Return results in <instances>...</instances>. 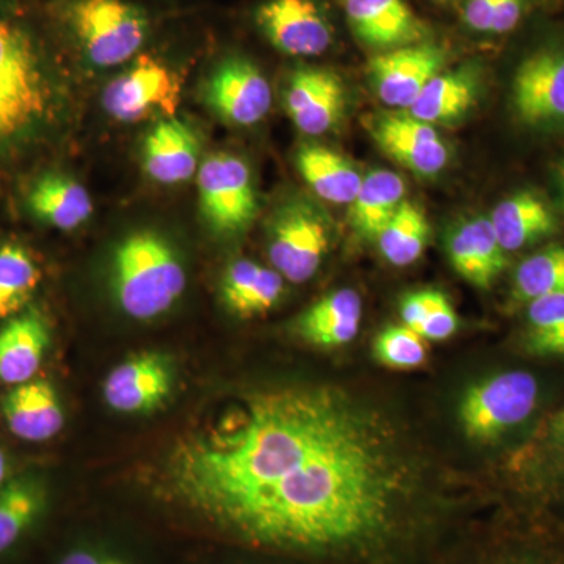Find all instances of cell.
I'll list each match as a JSON object with an SVG mask.
<instances>
[{"instance_id": "b9f144b4", "label": "cell", "mask_w": 564, "mask_h": 564, "mask_svg": "<svg viewBox=\"0 0 564 564\" xmlns=\"http://www.w3.org/2000/svg\"><path fill=\"white\" fill-rule=\"evenodd\" d=\"M558 176H560V184H562V188L564 192V166H563V169H560Z\"/></svg>"}, {"instance_id": "83f0119b", "label": "cell", "mask_w": 564, "mask_h": 564, "mask_svg": "<svg viewBox=\"0 0 564 564\" xmlns=\"http://www.w3.org/2000/svg\"><path fill=\"white\" fill-rule=\"evenodd\" d=\"M475 90L477 80L473 70L463 68L440 73L423 88L408 113L432 126L458 120L473 107Z\"/></svg>"}, {"instance_id": "44dd1931", "label": "cell", "mask_w": 564, "mask_h": 564, "mask_svg": "<svg viewBox=\"0 0 564 564\" xmlns=\"http://www.w3.org/2000/svg\"><path fill=\"white\" fill-rule=\"evenodd\" d=\"M361 318V296L351 289H340L307 307L296 322V332L315 347L339 348L358 336Z\"/></svg>"}, {"instance_id": "7402d4cb", "label": "cell", "mask_w": 564, "mask_h": 564, "mask_svg": "<svg viewBox=\"0 0 564 564\" xmlns=\"http://www.w3.org/2000/svg\"><path fill=\"white\" fill-rule=\"evenodd\" d=\"M28 204L39 220L61 231L80 228L93 215L90 193L65 174L50 173L36 180Z\"/></svg>"}, {"instance_id": "ac0fdd59", "label": "cell", "mask_w": 564, "mask_h": 564, "mask_svg": "<svg viewBox=\"0 0 564 564\" xmlns=\"http://www.w3.org/2000/svg\"><path fill=\"white\" fill-rule=\"evenodd\" d=\"M141 155L151 180L165 185L182 184L198 170V137L180 118H162L144 137Z\"/></svg>"}, {"instance_id": "4316f807", "label": "cell", "mask_w": 564, "mask_h": 564, "mask_svg": "<svg viewBox=\"0 0 564 564\" xmlns=\"http://www.w3.org/2000/svg\"><path fill=\"white\" fill-rule=\"evenodd\" d=\"M296 166L307 185L328 203L350 204L362 184L361 173L347 158L318 144L303 147Z\"/></svg>"}, {"instance_id": "f35d334b", "label": "cell", "mask_w": 564, "mask_h": 564, "mask_svg": "<svg viewBox=\"0 0 564 564\" xmlns=\"http://www.w3.org/2000/svg\"><path fill=\"white\" fill-rule=\"evenodd\" d=\"M57 564H128L115 556L96 554V552L84 551V549H76L70 551L69 554L62 556L61 562Z\"/></svg>"}, {"instance_id": "8fae6325", "label": "cell", "mask_w": 564, "mask_h": 564, "mask_svg": "<svg viewBox=\"0 0 564 564\" xmlns=\"http://www.w3.org/2000/svg\"><path fill=\"white\" fill-rule=\"evenodd\" d=\"M445 62L444 47L425 40L375 55L369 62V76L386 106L410 109Z\"/></svg>"}, {"instance_id": "4dcf8cb0", "label": "cell", "mask_w": 564, "mask_h": 564, "mask_svg": "<svg viewBox=\"0 0 564 564\" xmlns=\"http://www.w3.org/2000/svg\"><path fill=\"white\" fill-rule=\"evenodd\" d=\"M429 237L430 225L425 214L404 199L378 236L377 242L386 261L395 267H406L421 258Z\"/></svg>"}, {"instance_id": "d590c367", "label": "cell", "mask_w": 564, "mask_h": 564, "mask_svg": "<svg viewBox=\"0 0 564 564\" xmlns=\"http://www.w3.org/2000/svg\"><path fill=\"white\" fill-rule=\"evenodd\" d=\"M456 328H458V317L447 296L444 295L423 322L419 334L425 340H445L454 336Z\"/></svg>"}, {"instance_id": "e575fe53", "label": "cell", "mask_w": 564, "mask_h": 564, "mask_svg": "<svg viewBox=\"0 0 564 564\" xmlns=\"http://www.w3.org/2000/svg\"><path fill=\"white\" fill-rule=\"evenodd\" d=\"M533 462L549 480L545 488L564 497V408L556 411L533 445Z\"/></svg>"}, {"instance_id": "d6986e66", "label": "cell", "mask_w": 564, "mask_h": 564, "mask_svg": "<svg viewBox=\"0 0 564 564\" xmlns=\"http://www.w3.org/2000/svg\"><path fill=\"white\" fill-rule=\"evenodd\" d=\"M51 328L39 311H22L0 328V383H28L39 373L47 348Z\"/></svg>"}, {"instance_id": "5bb4252c", "label": "cell", "mask_w": 564, "mask_h": 564, "mask_svg": "<svg viewBox=\"0 0 564 564\" xmlns=\"http://www.w3.org/2000/svg\"><path fill=\"white\" fill-rule=\"evenodd\" d=\"M285 109L293 124L306 135H322L340 121L347 95L333 70L302 66L293 70L285 91Z\"/></svg>"}, {"instance_id": "e0dca14e", "label": "cell", "mask_w": 564, "mask_h": 564, "mask_svg": "<svg viewBox=\"0 0 564 564\" xmlns=\"http://www.w3.org/2000/svg\"><path fill=\"white\" fill-rule=\"evenodd\" d=\"M351 31L380 52L425 41L426 28L404 0H345Z\"/></svg>"}, {"instance_id": "3957f363", "label": "cell", "mask_w": 564, "mask_h": 564, "mask_svg": "<svg viewBox=\"0 0 564 564\" xmlns=\"http://www.w3.org/2000/svg\"><path fill=\"white\" fill-rule=\"evenodd\" d=\"M111 281L117 302L129 317L152 321L172 310L185 291L187 276L165 237L139 231L115 250Z\"/></svg>"}, {"instance_id": "7bdbcfd3", "label": "cell", "mask_w": 564, "mask_h": 564, "mask_svg": "<svg viewBox=\"0 0 564 564\" xmlns=\"http://www.w3.org/2000/svg\"><path fill=\"white\" fill-rule=\"evenodd\" d=\"M437 2H448V0H437Z\"/></svg>"}, {"instance_id": "60d3db41", "label": "cell", "mask_w": 564, "mask_h": 564, "mask_svg": "<svg viewBox=\"0 0 564 564\" xmlns=\"http://www.w3.org/2000/svg\"><path fill=\"white\" fill-rule=\"evenodd\" d=\"M18 9H21L20 0H0V17Z\"/></svg>"}, {"instance_id": "277c9868", "label": "cell", "mask_w": 564, "mask_h": 564, "mask_svg": "<svg viewBox=\"0 0 564 564\" xmlns=\"http://www.w3.org/2000/svg\"><path fill=\"white\" fill-rule=\"evenodd\" d=\"M55 20L82 61L109 69L132 62L151 33V18L131 0H65Z\"/></svg>"}, {"instance_id": "603a6c76", "label": "cell", "mask_w": 564, "mask_h": 564, "mask_svg": "<svg viewBox=\"0 0 564 564\" xmlns=\"http://www.w3.org/2000/svg\"><path fill=\"white\" fill-rule=\"evenodd\" d=\"M284 292L276 270L265 269L250 259L234 261L221 282L225 306L237 317H258L272 311Z\"/></svg>"}, {"instance_id": "d6a6232c", "label": "cell", "mask_w": 564, "mask_h": 564, "mask_svg": "<svg viewBox=\"0 0 564 564\" xmlns=\"http://www.w3.org/2000/svg\"><path fill=\"white\" fill-rule=\"evenodd\" d=\"M527 345L540 356H564V293L529 303Z\"/></svg>"}, {"instance_id": "7a4b0ae2", "label": "cell", "mask_w": 564, "mask_h": 564, "mask_svg": "<svg viewBox=\"0 0 564 564\" xmlns=\"http://www.w3.org/2000/svg\"><path fill=\"white\" fill-rule=\"evenodd\" d=\"M58 107L54 52L21 9L0 17V154L46 131Z\"/></svg>"}, {"instance_id": "52a82bcc", "label": "cell", "mask_w": 564, "mask_h": 564, "mask_svg": "<svg viewBox=\"0 0 564 564\" xmlns=\"http://www.w3.org/2000/svg\"><path fill=\"white\" fill-rule=\"evenodd\" d=\"M329 242L328 221L313 204L288 203L270 223V262L282 278L295 284L310 281L317 273Z\"/></svg>"}, {"instance_id": "836d02e7", "label": "cell", "mask_w": 564, "mask_h": 564, "mask_svg": "<svg viewBox=\"0 0 564 564\" xmlns=\"http://www.w3.org/2000/svg\"><path fill=\"white\" fill-rule=\"evenodd\" d=\"M373 356L381 366L389 369H415L425 362V339L406 325L388 326L375 337Z\"/></svg>"}, {"instance_id": "7c38bea8", "label": "cell", "mask_w": 564, "mask_h": 564, "mask_svg": "<svg viewBox=\"0 0 564 564\" xmlns=\"http://www.w3.org/2000/svg\"><path fill=\"white\" fill-rule=\"evenodd\" d=\"M254 22L278 51L292 57H317L333 43V29L314 0H265Z\"/></svg>"}, {"instance_id": "9a60e30c", "label": "cell", "mask_w": 564, "mask_h": 564, "mask_svg": "<svg viewBox=\"0 0 564 564\" xmlns=\"http://www.w3.org/2000/svg\"><path fill=\"white\" fill-rule=\"evenodd\" d=\"M372 135L389 158L421 176H433L447 165V147L440 133L408 111L378 118Z\"/></svg>"}, {"instance_id": "f546056e", "label": "cell", "mask_w": 564, "mask_h": 564, "mask_svg": "<svg viewBox=\"0 0 564 564\" xmlns=\"http://www.w3.org/2000/svg\"><path fill=\"white\" fill-rule=\"evenodd\" d=\"M551 530L516 534L458 564H564V534Z\"/></svg>"}, {"instance_id": "4fadbf2b", "label": "cell", "mask_w": 564, "mask_h": 564, "mask_svg": "<svg viewBox=\"0 0 564 564\" xmlns=\"http://www.w3.org/2000/svg\"><path fill=\"white\" fill-rule=\"evenodd\" d=\"M173 389L170 364L158 352H141L115 367L104 381V399L122 414L151 413Z\"/></svg>"}, {"instance_id": "484cf974", "label": "cell", "mask_w": 564, "mask_h": 564, "mask_svg": "<svg viewBox=\"0 0 564 564\" xmlns=\"http://www.w3.org/2000/svg\"><path fill=\"white\" fill-rule=\"evenodd\" d=\"M406 185L399 174L375 170L362 177L361 187L348 206V220L364 239L377 240L404 202Z\"/></svg>"}, {"instance_id": "8d00e7d4", "label": "cell", "mask_w": 564, "mask_h": 564, "mask_svg": "<svg viewBox=\"0 0 564 564\" xmlns=\"http://www.w3.org/2000/svg\"><path fill=\"white\" fill-rule=\"evenodd\" d=\"M444 293L437 291L413 292L404 296L400 313H402L403 325L419 333L423 322L432 313L433 307L440 303Z\"/></svg>"}, {"instance_id": "1f68e13d", "label": "cell", "mask_w": 564, "mask_h": 564, "mask_svg": "<svg viewBox=\"0 0 564 564\" xmlns=\"http://www.w3.org/2000/svg\"><path fill=\"white\" fill-rule=\"evenodd\" d=\"M556 293H564V247H551L530 256L514 276L516 302L530 303Z\"/></svg>"}, {"instance_id": "5b68a950", "label": "cell", "mask_w": 564, "mask_h": 564, "mask_svg": "<svg viewBox=\"0 0 564 564\" xmlns=\"http://www.w3.org/2000/svg\"><path fill=\"white\" fill-rule=\"evenodd\" d=\"M536 378L522 370L494 375L470 386L459 403L464 434L477 443H491L521 425L538 403Z\"/></svg>"}, {"instance_id": "ba28073f", "label": "cell", "mask_w": 564, "mask_h": 564, "mask_svg": "<svg viewBox=\"0 0 564 564\" xmlns=\"http://www.w3.org/2000/svg\"><path fill=\"white\" fill-rule=\"evenodd\" d=\"M204 220L221 236L243 232L258 215V196L250 169L237 155H209L198 172Z\"/></svg>"}, {"instance_id": "d4e9b609", "label": "cell", "mask_w": 564, "mask_h": 564, "mask_svg": "<svg viewBox=\"0 0 564 564\" xmlns=\"http://www.w3.org/2000/svg\"><path fill=\"white\" fill-rule=\"evenodd\" d=\"M491 226L505 251L521 250L555 231L547 204L532 192L516 193L492 210Z\"/></svg>"}, {"instance_id": "6da1fadb", "label": "cell", "mask_w": 564, "mask_h": 564, "mask_svg": "<svg viewBox=\"0 0 564 564\" xmlns=\"http://www.w3.org/2000/svg\"><path fill=\"white\" fill-rule=\"evenodd\" d=\"M162 489L239 544L332 564H402L430 532L410 469L339 389L252 392L177 440Z\"/></svg>"}, {"instance_id": "ffe728a7", "label": "cell", "mask_w": 564, "mask_h": 564, "mask_svg": "<svg viewBox=\"0 0 564 564\" xmlns=\"http://www.w3.org/2000/svg\"><path fill=\"white\" fill-rule=\"evenodd\" d=\"M447 254L455 272L484 291L492 288L507 267V251L486 218L456 226L447 239Z\"/></svg>"}, {"instance_id": "74e56055", "label": "cell", "mask_w": 564, "mask_h": 564, "mask_svg": "<svg viewBox=\"0 0 564 564\" xmlns=\"http://www.w3.org/2000/svg\"><path fill=\"white\" fill-rule=\"evenodd\" d=\"M500 0H464L463 18L467 28L478 33H492Z\"/></svg>"}, {"instance_id": "cb8c5ba5", "label": "cell", "mask_w": 564, "mask_h": 564, "mask_svg": "<svg viewBox=\"0 0 564 564\" xmlns=\"http://www.w3.org/2000/svg\"><path fill=\"white\" fill-rule=\"evenodd\" d=\"M47 492L35 475L11 477L0 488V556L32 532L46 511Z\"/></svg>"}, {"instance_id": "2e32d148", "label": "cell", "mask_w": 564, "mask_h": 564, "mask_svg": "<svg viewBox=\"0 0 564 564\" xmlns=\"http://www.w3.org/2000/svg\"><path fill=\"white\" fill-rule=\"evenodd\" d=\"M0 413L11 434L25 443H46L65 426L61 397L47 380L10 386L0 400Z\"/></svg>"}, {"instance_id": "f1b7e54d", "label": "cell", "mask_w": 564, "mask_h": 564, "mask_svg": "<svg viewBox=\"0 0 564 564\" xmlns=\"http://www.w3.org/2000/svg\"><path fill=\"white\" fill-rule=\"evenodd\" d=\"M40 281L41 272L31 252L18 243L0 245V321L21 314Z\"/></svg>"}, {"instance_id": "8992f818", "label": "cell", "mask_w": 564, "mask_h": 564, "mask_svg": "<svg viewBox=\"0 0 564 564\" xmlns=\"http://www.w3.org/2000/svg\"><path fill=\"white\" fill-rule=\"evenodd\" d=\"M181 102V79L162 58L140 52L113 77L102 95V106L113 120L140 122L173 118Z\"/></svg>"}, {"instance_id": "9c48e42d", "label": "cell", "mask_w": 564, "mask_h": 564, "mask_svg": "<svg viewBox=\"0 0 564 564\" xmlns=\"http://www.w3.org/2000/svg\"><path fill=\"white\" fill-rule=\"evenodd\" d=\"M516 113L530 126L564 121V40H549L522 58L513 77Z\"/></svg>"}, {"instance_id": "30bf717a", "label": "cell", "mask_w": 564, "mask_h": 564, "mask_svg": "<svg viewBox=\"0 0 564 564\" xmlns=\"http://www.w3.org/2000/svg\"><path fill=\"white\" fill-rule=\"evenodd\" d=\"M204 98L223 121L248 128L269 115L272 88L254 63L242 55H229L212 70Z\"/></svg>"}, {"instance_id": "ab89813d", "label": "cell", "mask_w": 564, "mask_h": 564, "mask_svg": "<svg viewBox=\"0 0 564 564\" xmlns=\"http://www.w3.org/2000/svg\"><path fill=\"white\" fill-rule=\"evenodd\" d=\"M10 459L6 451L0 447V488L10 480Z\"/></svg>"}]
</instances>
